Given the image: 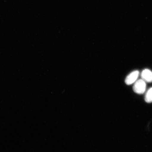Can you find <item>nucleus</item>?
<instances>
[{
	"instance_id": "nucleus-2",
	"label": "nucleus",
	"mask_w": 152,
	"mask_h": 152,
	"mask_svg": "<svg viewBox=\"0 0 152 152\" xmlns=\"http://www.w3.org/2000/svg\"><path fill=\"white\" fill-rule=\"evenodd\" d=\"M140 72L138 71H134L129 74L125 80V83L127 85L134 83L138 77Z\"/></svg>"
},
{
	"instance_id": "nucleus-4",
	"label": "nucleus",
	"mask_w": 152,
	"mask_h": 152,
	"mask_svg": "<svg viewBox=\"0 0 152 152\" xmlns=\"http://www.w3.org/2000/svg\"><path fill=\"white\" fill-rule=\"evenodd\" d=\"M145 100L148 103L152 102V87L147 91L145 96Z\"/></svg>"
},
{
	"instance_id": "nucleus-3",
	"label": "nucleus",
	"mask_w": 152,
	"mask_h": 152,
	"mask_svg": "<svg viewBox=\"0 0 152 152\" xmlns=\"http://www.w3.org/2000/svg\"><path fill=\"white\" fill-rule=\"evenodd\" d=\"M142 79L148 83L152 82V72L148 69H145L141 74Z\"/></svg>"
},
{
	"instance_id": "nucleus-1",
	"label": "nucleus",
	"mask_w": 152,
	"mask_h": 152,
	"mask_svg": "<svg viewBox=\"0 0 152 152\" xmlns=\"http://www.w3.org/2000/svg\"><path fill=\"white\" fill-rule=\"evenodd\" d=\"M146 88V82L142 79L136 81L133 86V89L135 93L139 94H142L145 91Z\"/></svg>"
}]
</instances>
